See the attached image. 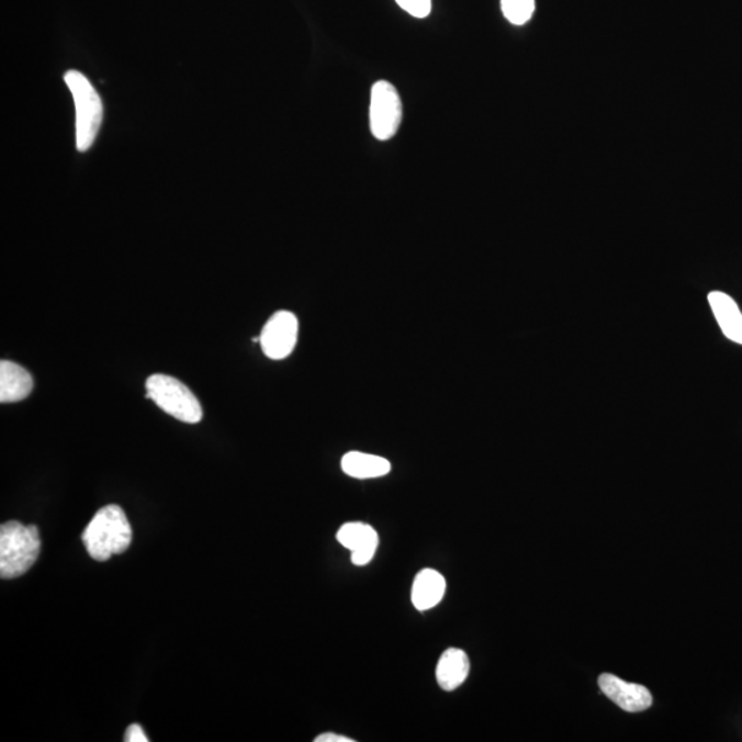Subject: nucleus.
<instances>
[{
  "label": "nucleus",
  "instance_id": "nucleus-1",
  "mask_svg": "<svg viewBox=\"0 0 742 742\" xmlns=\"http://www.w3.org/2000/svg\"><path fill=\"white\" fill-rule=\"evenodd\" d=\"M91 559L108 561L114 554L127 551L133 540V528L122 507L108 505L97 511L81 535Z\"/></svg>",
  "mask_w": 742,
  "mask_h": 742
},
{
  "label": "nucleus",
  "instance_id": "nucleus-2",
  "mask_svg": "<svg viewBox=\"0 0 742 742\" xmlns=\"http://www.w3.org/2000/svg\"><path fill=\"white\" fill-rule=\"evenodd\" d=\"M41 554V535L35 526L9 521L0 527V576L15 580L36 563Z\"/></svg>",
  "mask_w": 742,
  "mask_h": 742
},
{
  "label": "nucleus",
  "instance_id": "nucleus-3",
  "mask_svg": "<svg viewBox=\"0 0 742 742\" xmlns=\"http://www.w3.org/2000/svg\"><path fill=\"white\" fill-rule=\"evenodd\" d=\"M76 109V146L79 151L89 150L94 144L103 119V105L100 95L90 80L78 70L65 75Z\"/></svg>",
  "mask_w": 742,
  "mask_h": 742
},
{
  "label": "nucleus",
  "instance_id": "nucleus-4",
  "mask_svg": "<svg viewBox=\"0 0 742 742\" xmlns=\"http://www.w3.org/2000/svg\"><path fill=\"white\" fill-rule=\"evenodd\" d=\"M147 400L156 403L168 416L186 424L203 419V407L198 397L179 380L166 374H153L146 381Z\"/></svg>",
  "mask_w": 742,
  "mask_h": 742
},
{
  "label": "nucleus",
  "instance_id": "nucleus-5",
  "mask_svg": "<svg viewBox=\"0 0 742 742\" xmlns=\"http://www.w3.org/2000/svg\"><path fill=\"white\" fill-rule=\"evenodd\" d=\"M403 108L400 94L389 81L380 80L371 89L370 128L374 138H394L401 127Z\"/></svg>",
  "mask_w": 742,
  "mask_h": 742
},
{
  "label": "nucleus",
  "instance_id": "nucleus-6",
  "mask_svg": "<svg viewBox=\"0 0 742 742\" xmlns=\"http://www.w3.org/2000/svg\"><path fill=\"white\" fill-rule=\"evenodd\" d=\"M299 321L289 311H278L261 330L260 346L267 358L282 360L296 347Z\"/></svg>",
  "mask_w": 742,
  "mask_h": 742
},
{
  "label": "nucleus",
  "instance_id": "nucleus-7",
  "mask_svg": "<svg viewBox=\"0 0 742 742\" xmlns=\"http://www.w3.org/2000/svg\"><path fill=\"white\" fill-rule=\"evenodd\" d=\"M599 689L626 712H642L652 707L653 697L645 686L629 684L614 674L598 678Z\"/></svg>",
  "mask_w": 742,
  "mask_h": 742
},
{
  "label": "nucleus",
  "instance_id": "nucleus-8",
  "mask_svg": "<svg viewBox=\"0 0 742 742\" xmlns=\"http://www.w3.org/2000/svg\"><path fill=\"white\" fill-rule=\"evenodd\" d=\"M337 540L351 550L353 565H368L379 548V535L373 527L363 522H347L338 529Z\"/></svg>",
  "mask_w": 742,
  "mask_h": 742
},
{
  "label": "nucleus",
  "instance_id": "nucleus-9",
  "mask_svg": "<svg viewBox=\"0 0 742 742\" xmlns=\"http://www.w3.org/2000/svg\"><path fill=\"white\" fill-rule=\"evenodd\" d=\"M471 673V662L462 649L450 648L436 665V681L445 692L458 689Z\"/></svg>",
  "mask_w": 742,
  "mask_h": 742
},
{
  "label": "nucleus",
  "instance_id": "nucleus-10",
  "mask_svg": "<svg viewBox=\"0 0 742 742\" xmlns=\"http://www.w3.org/2000/svg\"><path fill=\"white\" fill-rule=\"evenodd\" d=\"M34 389L32 375L20 364L2 360L0 362V402L24 401Z\"/></svg>",
  "mask_w": 742,
  "mask_h": 742
},
{
  "label": "nucleus",
  "instance_id": "nucleus-11",
  "mask_svg": "<svg viewBox=\"0 0 742 742\" xmlns=\"http://www.w3.org/2000/svg\"><path fill=\"white\" fill-rule=\"evenodd\" d=\"M447 583L445 576L435 570L418 572L412 587V603L419 612L439 605L445 597Z\"/></svg>",
  "mask_w": 742,
  "mask_h": 742
},
{
  "label": "nucleus",
  "instance_id": "nucleus-12",
  "mask_svg": "<svg viewBox=\"0 0 742 742\" xmlns=\"http://www.w3.org/2000/svg\"><path fill=\"white\" fill-rule=\"evenodd\" d=\"M708 302L723 335L742 346V313L739 305L723 292L709 293Z\"/></svg>",
  "mask_w": 742,
  "mask_h": 742
},
{
  "label": "nucleus",
  "instance_id": "nucleus-13",
  "mask_svg": "<svg viewBox=\"0 0 742 742\" xmlns=\"http://www.w3.org/2000/svg\"><path fill=\"white\" fill-rule=\"evenodd\" d=\"M342 472L353 479H378L391 472V463L383 457L351 451L342 457Z\"/></svg>",
  "mask_w": 742,
  "mask_h": 742
},
{
  "label": "nucleus",
  "instance_id": "nucleus-14",
  "mask_svg": "<svg viewBox=\"0 0 742 742\" xmlns=\"http://www.w3.org/2000/svg\"><path fill=\"white\" fill-rule=\"evenodd\" d=\"M501 7L507 21L515 25H524L532 18L535 0H502Z\"/></svg>",
  "mask_w": 742,
  "mask_h": 742
},
{
  "label": "nucleus",
  "instance_id": "nucleus-15",
  "mask_svg": "<svg viewBox=\"0 0 742 742\" xmlns=\"http://www.w3.org/2000/svg\"><path fill=\"white\" fill-rule=\"evenodd\" d=\"M397 4L413 18H428L432 10V0H396Z\"/></svg>",
  "mask_w": 742,
  "mask_h": 742
},
{
  "label": "nucleus",
  "instance_id": "nucleus-16",
  "mask_svg": "<svg viewBox=\"0 0 742 742\" xmlns=\"http://www.w3.org/2000/svg\"><path fill=\"white\" fill-rule=\"evenodd\" d=\"M124 741L127 742H147L149 739H147V735L145 734L144 729H142L140 724H131L127 731H125V739Z\"/></svg>",
  "mask_w": 742,
  "mask_h": 742
},
{
  "label": "nucleus",
  "instance_id": "nucleus-17",
  "mask_svg": "<svg viewBox=\"0 0 742 742\" xmlns=\"http://www.w3.org/2000/svg\"><path fill=\"white\" fill-rule=\"evenodd\" d=\"M315 742H353V740L335 733H325L316 737Z\"/></svg>",
  "mask_w": 742,
  "mask_h": 742
}]
</instances>
